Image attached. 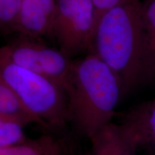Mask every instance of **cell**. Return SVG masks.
Listing matches in <instances>:
<instances>
[{
  "label": "cell",
  "mask_w": 155,
  "mask_h": 155,
  "mask_svg": "<svg viewBox=\"0 0 155 155\" xmlns=\"http://www.w3.org/2000/svg\"><path fill=\"white\" fill-rule=\"evenodd\" d=\"M89 53L98 56L117 75L122 96L150 79L140 0H126L102 15Z\"/></svg>",
  "instance_id": "cell-1"
},
{
  "label": "cell",
  "mask_w": 155,
  "mask_h": 155,
  "mask_svg": "<svg viewBox=\"0 0 155 155\" xmlns=\"http://www.w3.org/2000/svg\"><path fill=\"white\" fill-rule=\"evenodd\" d=\"M65 88L69 122L89 139L111 123L123 97L119 78L91 53L73 61Z\"/></svg>",
  "instance_id": "cell-2"
},
{
  "label": "cell",
  "mask_w": 155,
  "mask_h": 155,
  "mask_svg": "<svg viewBox=\"0 0 155 155\" xmlns=\"http://www.w3.org/2000/svg\"><path fill=\"white\" fill-rule=\"evenodd\" d=\"M0 78L12 88L47 129H62L69 123L67 93L60 83L19 66L2 52Z\"/></svg>",
  "instance_id": "cell-3"
},
{
  "label": "cell",
  "mask_w": 155,
  "mask_h": 155,
  "mask_svg": "<svg viewBox=\"0 0 155 155\" xmlns=\"http://www.w3.org/2000/svg\"><path fill=\"white\" fill-rule=\"evenodd\" d=\"M96 24L92 0H57L50 36L72 59L90 50Z\"/></svg>",
  "instance_id": "cell-4"
},
{
  "label": "cell",
  "mask_w": 155,
  "mask_h": 155,
  "mask_svg": "<svg viewBox=\"0 0 155 155\" xmlns=\"http://www.w3.org/2000/svg\"><path fill=\"white\" fill-rule=\"evenodd\" d=\"M0 52L19 66L47 77L65 88L73 60L61 50L49 47L38 40L19 36L3 46Z\"/></svg>",
  "instance_id": "cell-5"
},
{
  "label": "cell",
  "mask_w": 155,
  "mask_h": 155,
  "mask_svg": "<svg viewBox=\"0 0 155 155\" xmlns=\"http://www.w3.org/2000/svg\"><path fill=\"white\" fill-rule=\"evenodd\" d=\"M119 125L137 152L148 149L155 152V97L131 109Z\"/></svg>",
  "instance_id": "cell-6"
},
{
  "label": "cell",
  "mask_w": 155,
  "mask_h": 155,
  "mask_svg": "<svg viewBox=\"0 0 155 155\" xmlns=\"http://www.w3.org/2000/svg\"><path fill=\"white\" fill-rule=\"evenodd\" d=\"M57 0H22L15 32L39 40L50 35Z\"/></svg>",
  "instance_id": "cell-7"
},
{
  "label": "cell",
  "mask_w": 155,
  "mask_h": 155,
  "mask_svg": "<svg viewBox=\"0 0 155 155\" xmlns=\"http://www.w3.org/2000/svg\"><path fill=\"white\" fill-rule=\"evenodd\" d=\"M90 155H137V150L127 138L119 124L111 123L90 139Z\"/></svg>",
  "instance_id": "cell-8"
},
{
  "label": "cell",
  "mask_w": 155,
  "mask_h": 155,
  "mask_svg": "<svg viewBox=\"0 0 155 155\" xmlns=\"http://www.w3.org/2000/svg\"><path fill=\"white\" fill-rule=\"evenodd\" d=\"M0 118H5L21 123L25 127L35 124L45 129L47 127L29 109L26 104L11 87L0 78Z\"/></svg>",
  "instance_id": "cell-9"
},
{
  "label": "cell",
  "mask_w": 155,
  "mask_h": 155,
  "mask_svg": "<svg viewBox=\"0 0 155 155\" xmlns=\"http://www.w3.org/2000/svg\"><path fill=\"white\" fill-rule=\"evenodd\" d=\"M0 155H65V149L61 140L45 134L20 145L0 149Z\"/></svg>",
  "instance_id": "cell-10"
},
{
  "label": "cell",
  "mask_w": 155,
  "mask_h": 155,
  "mask_svg": "<svg viewBox=\"0 0 155 155\" xmlns=\"http://www.w3.org/2000/svg\"><path fill=\"white\" fill-rule=\"evenodd\" d=\"M150 79L155 80V0L142 2Z\"/></svg>",
  "instance_id": "cell-11"
},
{
  "label": "cell",
  "mask_w": 155,
  "mask_h": 155,
  "mask_svg": "<svg viewBox=\"0 0 155 155\" xmlns=\"http://www.w3.org/2000/svg\"><path fill=\"white\" fill-rule=\"evenodd\" d=\"M25 126L18 121L0 118V149L8 148L26 142L29 138L24 132Z\"/></svg>",
  "instance_id": "cell-12"
},
{
  "label": "cell",
  "mask_w": 155,
  "mask_h": 155,
  "mask_svg": "<svg viewBox=\"0 0 155 155\" xmlns=\"http://www.w3.org/2000/svg\"><path fill=\"white\" fill-rule=\"evenodd\" d=\"M22 1L0 0V26L2 32H15Z\"/></svg>",
  "instance_id": "cell-13"
},
{
  "label": "cell",
  "mask_w": 155,
  "mask_h": 155,
  "mask_svg": "<svg viewBox=\"0 0 155 155\" xmlns=\"http://www.w3.org/2000/svg\"><path fill=\"white\" fill-rule=\"evenodd\" d=\"M126 0H92L94 3L95 10H96V24H95V29H96L97 24L103 15L109 10L110 9L116 7Z\"/></svg>",
  "instance_id": "cell-14"
}]
</instances>
